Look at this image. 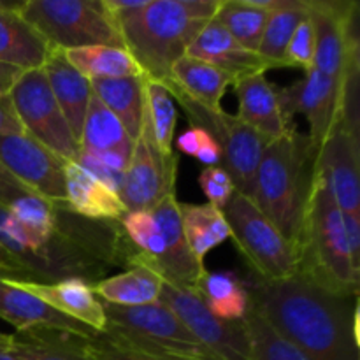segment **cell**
Segmentation results:
<instances>
[{
	"label": "cell",
	"mask_w": 360,
	"mask_h": 360,
	"mask_svg": "<svg viewBox=\"0 0 360 360\" xmlns=\"http://www.w3.org/2000/svg\"><path fill=\"white\" fill-rule=\"evenodd\" d=\"M27 195H35V193L32 192V190H28L25 185H21L18 179H14L13 176L0 165V204L9 207L14 200Z\"/></svg>",
	"instance_id": "42"
},
{
	"label": "cell",
	"mask_w": 360,
	"mask_h": 360,
	"mask_svg": "<svg viewBox=\"0 0 360 360\" xmlns=\"http://www.w3.org/2000/svg\"><path fill=\"white\" fill-rule=\"evenodd\" d=\"M162 84L167 88L174 102L181 105L190 125L202 129L218 144L221 151L220 167L225 169L232 178L236 192L248 195L252 190L257 165H259L269 141L250 129L238 116L229 115L224 109L204 108L199 102L192 101L181 90H178L171 81H164Z\"/></svg>",
	"instance_id": "8"
},
{
	"label": "cell",
	"mask_w": 360,
	"mask_h": 360,
	"mask_svg": "<svg viewBox=\"0 0 360 360\" xmlns=\"http://www.w3.org/2000/svg\"><path fill=\"white\" fill-rule=\"evenodd\" d=\"M42 72L48 79L56 104L62 109L63 118L67 120L74 137L79 143L84 115H86L91 95H94L90 79H86L77 69H74L62 49L55 48H51L49 51L48 58L42 65Z\"/></svg>",
	"instance_id": "22"
},
{
	"label": "cell",
	"mask_w": 360,
	"mask_h": 360,
	"mask_svg": "<svg viewBox=\"0 0 360 360\" xmlns=\"http://www.w3.org/2000/svg\"><path fill=\"white\" fill-rule=\"evenodd\" d=\"M67 60L86 79H111V77L143 76L136 60L125 48L115 46H86L67 49Z\"/></svg>",
	"instance_id": "33"
},
{
	"label": "cell",
	"mask_w": 360,
	"mask_h": 360,
	"mask_svg": "<svg viewBox=\"0 0 360 360\" xmlns=\"http://www.w3.org/2000/svg\"><path fill=\"white\" fill-rule=\"evenodd\" d=\"M195 290L199 292L206 308L225 322H239L250 308V295L245 281L234 271H206Z\"/></svg>",
	"instance_id": "29"
},
{
	"label": "cell",
	"mask_w": 360,
	"mask_h": 360,
	"mask_svg": "<svg viewBox=\"0 0 360 360\" xmlns=\"http://www.w3.org/2000/svg\"><path fill=\"white\" fill-rule=\"evenodd\" d=\"M84 345L95 360H167L155 357V355L132 347L111 330L95 333L94 336L84 340Z\"/></svg>",
	"instance_id": "37"
},
{
	"label": "cell",
	"mask_w": 360,
	"mask_h": 360,
	"mask_svg": "<svg viewBox=\"0 0 360 360\" xmlns=\"http://www.w3.org/2000/svg\"><path fill=\"white\" fill-rule=\"evenodd\" d=\"M21 72L23 70L14 69V67L6 65V63H0V95L9 94Z\"/></svg>",
	"instance_id": "45"
},
{
	"label": "cell",
	"mask_w": 360,
	"mask_h": 360,
	"mask_svg": "<svg viewBox=\"0 0 360 360\" xmlns=\"http://www.w3.org/2000/svg\"><path fill=\"white\" fill-rule=\"evenodd\" d=\"M0 165L35 195L53 204H65V160L27 132L0 136Z\"/></svg>",
	"instance_id": "14"
},
{
	"label": "cell",
	"mask_w": 360,
	"mask_h": 360,
	"mask_svg": "<svg viewBox=\"0 0 360 360\" xmlns=\"http://www.w3.org/2000/svg\"><path fill=\"white\" fill-rule=\"evenodd\" d=\"M9 97L25 132L65 162H77L79 143L56 104L42 69L20 74Z\"/></svg>",
	"instance_id": "9"
},
{
	"label": "cell",
	"mask_w": 360,
	"mask_h": 360,
	"mask_svg": "<svg viewBox=\"0 0 360 360\" xmlns=\"http://www.w3.org/2000/svg\"><path fill=\"white\" fill-rule=\"evenodd\" d=\"M250 345L253 360H309L294 345L280 336L266 320L262 319L255 306L250 301V308L241 320Z\"/></svg>",
	"instance_id": "35"
},
{
	"label": "cell",
	"mask_w": 360,
	"mask_h": 360,
	"mask_svg": "<svg viewBox=\"0 0 360 360\" xmlns=\"http://www.w3.org/2000/svg\"><path fill=\"white\" fill-rule=\"evenodd\" d=\"M95 97L120 120L129 137L136 141L144 118V76L91 79Z\"/></svg>",
	"instance_id": "26"
},
{
	"label": "cell",
	"mask_w": 360,
	"mask_h": 360,
	"mask_svg": "<svg viewBox=\"0 0 360 360\" xmlns=\"http://www.w3.org/2000/svg\"><path fill=\"white\" fill-rule=\"evenodd\" d=\"M232 86L239 102V112L236 116L264 139L271 143L295 130L294 123L283 115L278 88L267 79L266 74L238 77Z\"/></svg>",
	"instance_id": "18"
},
{
	"label": "cell",
	"mask_w": 360,
	"mask_h": 360,
	"mask_svg": "<svg viewBox=\"0 0 360 360\" xmlns=\"http://www.w3.org/2000/svg\"><path fill=\"white\" fill-rule=\"evenodd\" d=\"M186 55L211 63V65L232 74L236 79L257 72L266 74L267 70H271L269 65L264 62L262 56H260L259 53L250 51L245 46L239 44V42L214 20H211L210 23L199 32L195 41L190 44Z\"/></svg>",
	"instance_id": "21"
},
{
	"label": "cell",
	"mask_w": 360,
	"mask_h": 360,
	"mask_svg": "<svg viewBox=\"0 0 360 360\" xmlns=\"http://www.w3.org/2000/svg\"><path fill=\"white\" fill-rule=\"evenodd\" d=\"M0 360H20L13 350L11 334L0 333Z\"/></svg>",
	"instance_id": "46"
},
{
	"label": "cell",
	"mask_w": 360,
	"mask_h": 360,
	"mask_svg": "<svg viewBox=\"0 0 360 360\" xmlns=\"http://www.w3.org/2000/svg\"><path fill=\"white\" fill-rule=\"evenodd\" d=\"M23 132L25 129L14 111L9 94L0 95V136H18Z\"/></svg>",
	"instance_id": "43"
},
{
	"label": "cell",
	"mask_w": 360,
	"mask_h": 360,
	"mask_svg": "<svg viewBox=\"0 0 360 360\" xmlns=\"http://www.w3.org/2000/svg\"><path fill=\"white\" fill-rule=\"evenodd\" d=\"M243 281L262 319L309 360H360L359 297L330 294L301 274Z\"/></svg>",
	"instance_id": "1"
},
{
	"label": "cell",
	"mask_w": 360,
	"mask_h": 360,
	"mask_svg": "<svg viewBox=\"0 0 360 360\" xmlns=\"http://www.w3.org/2000/svg\"><path fill=\"white\" fill-rule=\"evenodd\" d=\"M297 274L341 297H359L360 274L354 271L345 234L343 211L313 165L311 186L297 243Z\"/></svg>",
	"instance_id": "4"
},
{
	"label": "cell",
	"mask_w": 360,
	"mask_h": 360,
	"mask_svg": "<svg viewBox=\"0 0 360 360\" xmlns=\"http://www.w3.org/2000/svg\"><path fill=\"white\" fill-rule=\"evenodd\" d=\"M105 329L132 347L167 360H218L204 348L165 302L123 308L105 304Z\"/></svg>",
	"instance_id": "5"
},
{
	"label": "cell",
	"mask_w": 360,
	"mask_h": 360,
	"mask_svg": "<svg viewBox=\"0 0 360 360\" xmlns=\"http://www.w3.org/2000/svg\"><path fill=\"white\" fill-rule=\"evenodd\" d=\"M273 0H221L213 20L250 51H259Z\"/></svg>",
	"instance_id": "31"
},
{
	"label": "cell",
	"mask_w": 360,
	"mask_h": 360,
	"mask_svg": "<svg viewBox=\"0 0 360 360\" xmlns=\"http://www.w3.org/2000/svg\"><path fill=\"white\" fill-rule=\"evenodd\" d=\"M27 0H0V13H16L21 14Z\"/></svg>",
	"instance_id": "47"
},
{
	"label": "cell",
	"mask_w": 360,
	"mask_h": 360,
	"mask_svg": "<svg viewBox=\"0 0 360 360\" xmlns=\"http://www.w3.org/2000/svg\"><path fill=\"white\" fill-rule=\"evenodd\" d=\"M134 141L130 139L120 120L95 95H91L81 129L79 150L120 151L130 155Z\"/></svg>",
	"instance_id": "32"
},
{
	"label": "cell",
	"mask_w": 360,
	"mask_h": 360,
	"mask_svg": "<svg viewBox=\"0 0 360 360\" xmlns=\"http://www.w3.org/2000/svg\"><path fill=\"white\" fill-rule=\"evenodd\" d=\"M21 18L42 35L49 48L62 51L86 46L123 48L104 0H27Z\"/></svg>",
	"instance_id": "6"
},
{
	"label": "cell",
	"mask_w": 360,
	"mask_h": 360,
	"mask_svg": "<svg viewBox=\"0 0 360 360\" xmlns=\"http://www.w3.org/2000/svg\"><path fill=\"white\" fill-rule=\"evenodd\" d=\"M178 164L174 153H164L157 146L150 123L143 118V129L134 141L125 179L118 192L127 213L151 211L165 197L174 195Z\"/></svg>",
	"instance_id": "11"
},
{
	"label": "cell",
	"mask_w": 360,
	"mask_h": 360,
	"mask_svg": "<svg viewBox=\"0 0 360 360\" xmlns=\"http://www.w3.org/2000/svg\"><path fill=\"white\" fill-rule=\"evenodd\" d=\"M345 234H347L348 252H350L354 271L360 274V214L343 213Z\"/></svg>",
	"instance_id": "41"
},
{
	"label": "cell",
	"mask_w": 360,
	"mask_h": 360,
	"mask_svg": "<svg viewBox=\"0 0 360 360\" xmlns=\"http://www.w3.org/2000/svg\"><path fill=\"white\" fill-rule=\"evenodd\" d=\"M231 239L262 281H281L295 276L299 269L297 250L267 220L248 195L236 192L224 207Z\"/></svg>",
	"instance_id": "7"
},
{
	"label": "cell",
	"mask_w": 360,
	"mask_h": 360,
	"mask_svg": "<svg viewBox=\"0 0 360 360\" xmlns=\"http://www.w3.org/2000/svg\"><path fill=\"white\" fill-rule=\"evenodd\" d=\"M210 134L204 132L202 129H197V127H190L188 130L181 132L176 141V146L178 151L183 155H188V157L197 158V155L202 151V148L206 146V143L210 141Z\"/></svg>",
	"instance_id": "40"
},
{
	"label": "cell",
	"mask_w": 360,
	"mask_h": 360,
	"mask_svg": "<svg viewBox=\"0 0 360 360\" xmlns=\"http://www.w3.org/2000/svg\"><path fill=\"white\" fill-rule=\"evenodd\" d=\"M160 301L176 313L188 333L218 360H253L252 345L241 320L225 322L217 319L195 288L164 280Z\"/></svg>",
	"instance_id": "12"
},
{
	"label": "cell",
	"mask_w": 360,
	"mask_h": 360,
	"mask_svg": "<svg viewBox=\"0 0 360 360\" xmlns=\"http://www.w3.org/2000/svg\"><path fill=\"white\" fill-rule=\"evenodd\" d=\"M123 232L143 255H146L151 262H158L164 255L165 243L157 220L151 211H132L127 213L120 220Z\"/></svg>",
	"instance_id": "36"
},
{
	"label": "cell",
	"mask_w": 360,
	"mask_h": 360,
	"mask_svg": "<svg viewBox=\"0 0 360 360\" xmlns=\"http://www.w3.org/2000/svg\"><path fill=\"white\" fill-rule=\"evenodd\" d=\"M164 278L158 271L148 266L139 257L134 255L129 269L116 276L102 278L97 283H91L94 294L105 304L136 308L160 301Z\"/></svg>",
	"instance_id": "23"
},
{
	"label": "cell",
	"mask_w": 360,
	"mask_h": 360,
	"mask_svg": "<svg viewBox=\"0 0 360 360\" xmlns=\"http://www.w3.org/2000/svg\"><path fill=\"white\" fill-rule=\"evenodd\" d=\"M176 104L172 95L162 83L144 77V118L150 123L155 143L164 153H174Z\"/></svg>",
	"instance_id": "34"
},
{
	"label": "cell",
	"mask_w": 360,
	"mask_h": 360,
	"mask_svg": "<svg viewBox=\"0 0 360 360\" xmlns=\"http://www.w3.org/2000/svg\"><path fill=\"white\" fill-rule=\"evenodd\" d=\"M21 290L35 295L55 311L102 333L105 329V313L102 301L94 294L90 281L83 278H63L56 281L9 280Z\"/></svg>",
	"instance_id": "17"
},
{
	"label": "cell",
	"mask_w": 360,
	"mask_h": 360,
	"mask_svg": "<svg viewBox=\"0 0 360 360\" xmlns=\"http://www.w3.org/2000/svg\"><path fill=\"white\" fill-rule=\"evenodd\" d=\"M221 0H104V6L148 79L164 83Z\"/></svg>",
	"instance_id": "2"
},
{
	"label": "cell",
	"mask_w": 360,
	"mask_h": 360,
	"mask_svg": "<svg viewBox=\"0 0 360 360\" xmlns=\"http://www.w3.org/2000/svg\"><path fill=\"white\" fill-rule=\"evenodd\" d=\"M11 343L20 360H95L86 350L84 338L63 330L44 327L16 330L11 334Z\"/></svg>",
	"instance_id": "27"
},
{
	"label": "cell",
	"mask_w": 360,
	"mask_h": 360,
	"mask_svg": "<svg viewBox=\"0 0 360 360\" xmlns=\"http://www.w3.org/2000/svg\"><path fill=\"white\" fill-rule=\"evenodd\" d=\"M63 185L65 206L77 217L97 221H120L127 214L118 192L76 162H65Z\"/></svg>",
	"instance_id": "20"
},
{
	"label": "cell",
	"mask_w": 360,
	"mask_h": 360,
	"mask_svg": "<svg viewBox=\"0 0 360 360\" xmlns=\"http://www.w3.org/2000/svg\"><path fill=\"white\" fill-rule=\"evenodd\" d=\"M49 48L42 35L16 13H0V63L20 70L42 69Z\"/></svg>",
	"instance_id": "25"
},
{
	"label": "cell",
	"mask_w": 360,
	"mask_h": 360,
	"mask_svg": "<svg viewBox=\"0 0 360 360\" xmlns=\"http://www.w3.org/2000/svg\"><path fill=\"white\" fill-rule=\"evenodd\" d=\"M179 214L186 243L199 262H204L207 253L231 239L224 211L211 204L179 202Z\"/></svg>",
	"instance_id": "30"
},
{
	"label": "cell",
	"mask_w": 360,
	"mask_h": 360,
	"mask_svg": "<svg viewBox=\"0 0 360 360\" xmlns=\"http://www.w3.org/2000/svg\"><path fill=\"white\" fill-rule=\"evenodd\" d=\"M316 150L308 136L292 130L271 141L253 176L248 197L297 250L302 214L311 186Z\"/></svg>",
	"instance_id": "3"
},
{
	"label": "cell",
	"mask_w": 360,
	"mask_h": 360,
	"mask_svg": "<svg viewBox=\"0 0 360 360\" xmlns=\"http://www.w3.org/2000/svg\"><path fill=\"white\" fill-rule=\"evenodd\" d=\"M151 214L157 220L164 236L165 250L164 255L158 262H151L146 255L139 252V257L162 274L165 281L181 285L186 288H195L202 274L206 273L204 262L193 257L188 243H186L185 232H183L181 214H179V202L176 195H169L158 204Z\"/></svg>",
	"instance_id": "16"
},
{
	"label": "cell",
	"mask_w": 360,
	"mask_h": 360,
	"mask_svg": "<svg viewBox=\"0 0 360 360\" xmlns=\"http://www.w3.org/2000/svg\"><path fill=\"white\" fill-rule=\"evenodd\" d=\"M0 319L16 327V330L44 327V329L63 330V333L74 334V336L84 338V340L97 333L90 327L55 311L41 299L21 290L9 280H2V278H0Z\"/></svg>",
	"instance_id": "19"
},
{
	"label": "cell",
	"mask_w": 360,
	"mask_h": 360,
	"mask_svg": "<svg viewBox=\"0 0 360 360\" xmlns=\"http://www.w3.org/2000/svg\"><path fill=\"white\" fill-rule=\"evenodd\" d=\"M308 18L306 0H273V9L264 28L259 55L269 69L285 67V53L292 35Z\"/></svg>",
	"instance_id": "28"
},
{
	"label": "cell",
	"mask_w": 360,
	"mask_h": 360,
	"mask_svg": "<svg viewBox=\"0 0 360 360\" xmlns=\"http://www.w3.org/2000/svg\"><path fill=\"white\" fill-rule=\"evenodd\" d=\"M315 34V65L320 72L345 81L359 69L357 4L345 0H306Z\"/></svg>",
	"instance_id": "10"
},
{
	"label": "cell",
	"mask_w": 360,
	"mask_h": 360,
	"mask_svg": "<svg viewBox=\"0 0 360 360\" xmlns=\"http://www.w3.org/2000/svg\"><path fill=\"white\" fill-rule=\"evenodd\" d=\"M199 186L204 195L207 197V204L218 207V210H224L236 193L234 181L220 165L204 167L199 174Z\"/></svg>",
	"instance_id": "39"
},
{
	"label": "cell",
	"mask_w": 360,
	"mask_h": 360,
	"mask_svg": "<svg viewBox=\"0 0 360 360\" xmlns=\"http://www.w3.org/2000/svg\"><path fill=\"white\" fill-rule=\"evenodd\" d=\"M0 278L2 280H35L34 274L14 260L6 250L0 246Z\"/></svg>",
	"instance_id": "44"
},
{
	"label": "cell",
	"mask_w": 360,
	"mask_h": 360,
	"mask_svg": "<svg viewBox=\"0 0 360 360\" xmlns=\"http://www.w3.org/2000/svg\"><path fill=\"white\" fill-rule=\"evenodd\" d=\"M360 143L345 127H334L315 157V171L343 213L360 214Z\"/></svg>",
	"instance_id": "15"
},
{
	"label": "cell",
	"mask_w": 360,
	"mask_h": 360,
	"mask_svg": "<svg viewBox=\"0 0 360 360\" xmlns=\"http://www.w3.org/2000/svg\"><path fill=\"white\" fill-rule=\"evenodd\" d=\"M167 81L204 108L221 109V98L236 77L211 63L185 55L174 63Z\"/></svg>",
	"instance_id": "24"
},
{
	"label": "cell",
	"mask_w": 360,
	"mask_h": 360,
	"mask_svg": "<svg viewBox=\"0 0 360 360\" xmlns=\"http://www.w3.org/2000/svg\"><path fill=\"white\" fill-rule=\"evenodd\" d=\"M345 81L311 69L301 81L290 86L278 88L283 115L292 122L294 115L308 120V139L316 151L326 143L334 127L341 122L343 112ZM294 123V122H292Z\"/></svg>",
	"instance_id": "13"
},
{
	"label": "cell",
	"mask_w": 360,
	"mask_h": 360,
	"mask_svg": "<svg viewBox=\"0 0 360 360\" xmlns=\"http://www.w3.org/2000/svg\"><path fill=\"white\" fill-rule=\"evenodd\" d=\"M315 65V34L309 20L306 18L297 30L292 35L288 42L287 53H285V67H294L306 72Z\"/></svg>",
	"instance_id": "38"
}]
</instances>
